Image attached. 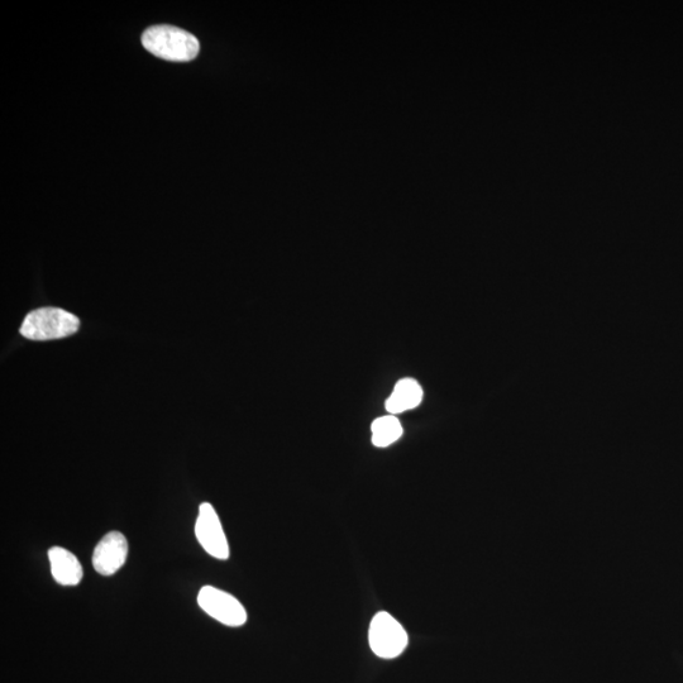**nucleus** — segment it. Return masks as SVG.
<instances>
[{
    "label": "nucleus",
    "instance_id": "39448f33",
    "mask_svg": "<svg viewBox=\"0 0 683 683\" xmlns=\"http://www.w3.org/2000/svg\"><path fill=\"white\" fill-rule=\"evenodd\" d=\"M195 534L204 551L218 560L226 561L229 558V544L224 533L221 519L212 504L203 503L199 508Z\"/></svg>",
    "mask_w": 683,
    "mask_h": 683
},
{
    "label": "nucleus",
    "instance_id": "6e6552de",
    "mask_svg": "<svg viewBox=\"0 0 683 683\" xmlns=\"http://www.w3.org/2000/svg\"><path fill=\"white\" fill-rule=\"evenodd\" d=\"M423 389L414 379H403L395 385L393 393L386 400V410L391 415L418 408L423 401Z\"/></svg>",
    "mask_w": 683,
    "mask_h": 683
},
{
    "label": "nucleus",
    "instance_id": "20e7f679",
    "mask_svg": "<svg viewBox=\"0 0 683 683\" xmlns=\"http://www.w3.org/2000/svg\"><path fill=\"white\" fill-rule=\"evenodd\" d=\"M198 604L205 613L227 627H242L247 622L245 606L233 595L216 587H202L198 595Z\"/></svg>",
    "mask_w": 683,
    "mask_h": 683
},
{
    "label": "nucleus",
    "instance_id": "0eeeda50",
    "mask_svg": "<svg viewBox=\"0 0 683 683\" xmlns=\"http://www.w3.org/2000/svg\"><path fill=\"white\" fill-rule=\"evenodd\" d=\"M51 573L57 584L76 586L83 579V567L75 554L68 549L52 547L49 551Z\"/></svg>",
    "mask_w": 683,
    "mask_h": 683
},
{
    "label": "nucleus",
    "instance_id": "f257e3e1",
    "mask_svg": "<svg viewBox=\"0 0 683 683\" xmlns=\"http://www.w3.org/2000/svg\"><path fill=\"white\" fill-rule=\"evenodd\" d=\"M142 45L152 55L167 61L188 62L199 55L198 38L174 26H154L142 35Z\"/></svg>",
    "mask_w": 683,
    "mask_h": 683
},
{
    "label": "nucleus",
    "instance_id": "1a4fd4ad",
    "mask_svg": "<svg viewBox=\"0 0 683 683\" xmlns=\"http://www.w3.org/2000/svg\"><path fill=\"white\" fill-rule=\"evenodd\" d=\"M372 443L375 447L385 448L399 441L403 436V425L395 415L377 418L371 425Z\"/></svg>",
    "mask_w": 683,
    "mask_h": 683
},
{
    "label": "nucleus",
    "instance_id": "f03ea898",
    "mask_svg": "<svg viewBox=\"0 0 683 683\" xmlns=\"http://www.w3.org/2000/svg\"><path fill=\"white\" fill-rule=\"evenodd\" d=\"M79 327L76 315L60 308H41L27 315L19 332L31 341H52L73 336Z\"/></svg>",
    "mask_w": 683,
    "mask_h": 683
},
{
    "label": "nucleus",
    "instance_id": "423d86ee",
    "mask_svg": "<svg viewBox=\"0 0 683 683\" xmlns=\"http://www.w3.org/2000/svg\"><path fill=\"white\" fill-rule=\"evenodd\" d=\"M128 557V542L119 532L105 534L97 544L93 553L94 570L102 576H112L126 563Z\"/></svg>",
    "mask_w": 683,
    "mask_h": 683
},
{
    "label": "nucleus",
    "instance_id": "7ed1b4c3",
    "mask_svg": "<svg viewBox=\"0 0 683 683\" xmlns=\"http://www.w3.org/2000/svg\"><path fill=\"white\" fill-rule=\"evenodd\" d=\"M369 643L377 657L393 659L404 653L409 638L407 630L393 615L380 611L371 620Z\"/></svg>",
    "mask_w": 683,
    "mask_h": 683
}]
</instances>
